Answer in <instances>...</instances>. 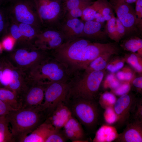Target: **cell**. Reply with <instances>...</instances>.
Masks as SVG:
<instances>
[{
  "label": "cell",
  "mask_w": 142,
  "mask_h": 142,
  "mask_svg": "<svg viewBox=\"0 0 142 142\" xmlns=\"http://www.w3.org/2000/svg\"><path fill=\"white\" fill-rule=\"evenodd\" d=\"M84 22L78 18L64 19L58 28L65 42L81 37Z\"/></svg>",
  "instance_id": "cell-12"
},
{
  "label": "cell",
  "mask_w": 142,
  "mask_h": 142,
  "mask_svg": "<svg viewBox=\"0 0 142 142\" xmlns=\"http://www.w3.org/2000/svg\"><path fill=\"white\" fill-rule=\"evenodd\" d=\"M116 77L114 73H111L106 77L104 81V86L105 88H110L113 89L118 87L121 82Z\"/></svg>",
  "instance_id": "cell-35"
},
{
  "label": "cell",
  "mask_w": 142,
  "mask_h": 142,
  "mask_svg": "<svg viewBox=\"0 0 142 142\" xmlns=\"http://www.w3.org/2000/svg\"><path fill=\"white\" fill-rule=\"evenodd\" d=\"M6 116L11 125L14 142H20L48 118L40 106L13 110Z\"/></svg>",
  "instance_id": "cell-1"
},
{
  "label": "cell",
  "mask_w": 142,
  "mask_h": 142,
  "mask_svg": "<svg viewBox=\"0 0 142 142\" xmlns=\"http://www.w3.org/2000/svg\"><path fill=\"white\" fill-rule=\"evenodd\" d=\"M3 48L7 50H11L13 46V41L11 37L6 36L4 37L2 43Z\"/></svg>",
  "instance_id": "cell-45"
},
{
  "label": "cell",
  "mask_w": 142,
  "mask_h": 142,
  "mask_svg": "<svg viewBox=\"0 0 142 142\" xmlns=\"http://www.w3.org/2000/svg\"><path fill=\"white\" fill-rule=\"evenodd\" d=\"M13 77L9 85L10 88L13 90L18 89L21 86V83L18 79V75L15 71H12Z\"/></svg>",
  "instance_id": "cell-42"
},
{
  "label": "cell",
  "mask_w": 142,
  "mask_h": 142,
  "mask_svg": "<svg viewBox=\"0 0 142 142\" xmlns=\"http://www.w3.org/2000/svg\"><path fill=\"white\" fill-rule=\"evenodd\" d=\"M0 99L14 110L21 108L19 97L10 90L0 89Z\"/></svg>",
  "instance_id": "cell-21"
},
{
  "label": "cell",
  "mask_w": 142,
  "mask_h": 142,
  "mask_svg": "<svg viewBox=\"0 0 142 142\" xmlns=\"http://www.w3.org/2000/svg\"><path fill=\"white\" fill-rule=\"evenodd\" d=\"M2 73V72L0 70V80L1 78V77Z\"/></svg>",
  "instance_id": "cell-50"
},
{
  "label": "cell",
  "mask_w": 142,
  "mask_h": 142,
  "mask_svg": "<svg viewBox=\"0 0 142 142\" xmlns=\"http://www.w3.org/2000/svg\"><path fill=\"white\" fill-rule=\"evenodd\" d=\"M72 115L70 109L63 102L57 105L45 121L55 128L61 129Z\"/></svg>",
  "instance_id": "cell-13"
},
{
  "label": "cell",
  "mask_w": 142,
  "mask_h": 142,
  "mask_svg": "<svg viewBox=\"0 0 142 142\" xmlns=\"http://www.w3.org/2000/svg\"><path fill=\"white\" fill-rule=\"evenodd\" d=\"M135 11L137 19V27L139 32H141L142 27V0H137L135 2Z\"/></svg>",
  "instance_id": "cell-36"
},
{
  "label": "cell",
  "mask_w": 142,
  "mask_h": 142,
  "mask_svg": "<svg viewBox=\"0 0 142 142\" xmlns=\"http://www.w3.org/2000/svg\"><path fill=\"white\" fill-rule=\"evenodd\" d=\"M54 128L45 121L24 138L21 142H45L48 136Z\"/></svg>",
  "instance_id": "cell-17"
},
{
  "label": "cell",
  "mask_w": 142,
  "mask_h": 142,
  "mask_svg": "<svg viewBox=\"0 0 142 142\" xmlns=\"http://www.w3.org/2000/svg\"><path fill=\"white\" fill-rule=\"evenodd\" d=\"M70 110L81 124L88 130H96L101 116L100 105L96 100L82 98L73 99Z\"/></svg>",
  "instance_id": "cell-5"
},
{
  "label": "cell",
  "mask_w": 142,
  "mask_h": 142,
  "mask_svg": "<svg viewBox=\"0 0 142 142\" xmlns=\"http://www.w3.org/2000/svg\"><path fill=\"white\" fill-rule=\"evenodd\" d=\"M1 45L0 44V52L1 51Z\"/></svg>",
  "instance_id": "cell-51"
},
{
  "label": "cell",
  "mask_w": 142,
  "mask_h": 142,
  "mask_svg": "<svg viewBox=\"0 0 142 142\" xmlns=\"http://www.w3.org/2000/svg\"><path fill=\"white\" fill-rule=\"evenodd\" d=\"M116 17L113 16L106 22L105 30L107 36L116 43H118L116 34Z\"/></svg>",
  "instance_id": "cell-31"
},
{
  "label": "cell",
  "mask_w": 142,
  "mask_h": 142,
  "mask_svg": "<svg viewBox=\"0 0 142 142\" xmlns=\"http://www.w3.org/2000/svg\"><path fill=\"white\" fill-rule=\"evenodd\" d=\"M133 85L139 92H141L142 89V77H139L134 78L132 81Z\"/></svg>",
  "instance_id": "cell-46"
},
{
  "label": "cell",
  "mask_w": 142,
  "mask_h": 142,
  "mask_svg": "<svg viewBox=\"0 0 142 142\" xmlns=\"http://www.w3.org/2000/svg\"><path fill=\"white\" fill-rule=\"evenodd\" d=\"M128 36L122 41L120 46L124 50L135 53L139 49L142 48V39L136 35Z\"/></svg>",
  "instance_id": "cell-20"
},
{
  "label": "cell",
  "mask_w": 142,
  "mask_h": 142,
  "mask_svg": "<svg viewBox=\"0 0 142 142\" xmlns=\"http://www.w3.org/2000/svg\"><path fill=\"white\" fill-rule=\"evenodd\" d=\"M42 28H58L65 13L62 3L56 0H34Z\"/></svg>",
  "instance_id": "cell-6"
},
{
  "label": "cell",
  "mask_w": 142,
  "mask_h": 142,
  "mask_svg": "<svg viewBox=\"0 0 142 142\" xmlns=\"http://www.w3.org/2000/svg\"><path fill=\"white\" fill-rule=\"evenodd\" d=\"M8 0H0V6H3Z\"/></svg>",
  "instance_id": "cell-48"
},
{
  "label": "cell",
  "mask_w": 142,
  "mask_h": 142,
  "mask_svg": "<svg viewBox=\"0 0 142 142\" xmlns=\"http://www.w3.org/2000/svg\"><path fill=\"white\" fill-rule=\"evenodd\" d=\"M18 24L23 38L34 40L40 29L29 24L24 23Z\"/></svg>",
  "instance_id": "cell-25"
},
{
  "label": "cell",
  "mask_w": 142,
  "mask_h": 142,
  "mask_svg": "<svg viewBox=\"0 0 142 142\" xmlns=\"http://www.w3.org/2000/svg\"><path fill=\"white\" fill-rule=\"evenodd\" d=\"M34 40L39 48L51 51L59 46L65 41L59 30L55 28H42Z\"/></svg>",
  "instance_id": "cell-10"
},
{
  "label": "cell",
  "mask_w": 142,
  "mask_h": 142,
  "mask_svg": "<svg viewBox=\"0 0 142 142\" xmlns=\"http://www.w3.org/2000/svg\"><path fill=\"white\" fill-rule=\"evenodd\" d=\"M61 129L54 128L47 139L45 142H64L67 139Z\"/></svg>",
  "instance_id": "cell-33"
},
{
  "label": "cell",
  "mask_w": 142,
  "mask_h": 142,
  "mask_svg": "<svg viewBox=\"0 0 142 142\" xmlns=\"http://www.w3.org/2000/svg\"><path fill=\"white\" fill-rule=\"evenodd\" d=\"M105 70L86 72L84 70L72 74L68 81L67 99L71 98L96 100Z\"/></svg>",
  "instance_id": "cell-3"
},
{
  "label": "cell",
  "mask_w": 142,
  "mask_h": 142,
  "mask_svg": "<svg viewBox=\"0 0 142 142\" xmlns=\"http://www.w3.org/2000/svg\"><path fill=\"white\" fill-rule=\"evenodd\" d=\"M116 73V77L120 81L132 82L135 78L134 72L128 67H123Z\"/></svg>",
  "instance_id": "cell-32"
},
{
  "label": "cell",
  "mask_w": 142,
  "mask_h": 142,
  "mask_svg": "<svg viewBox=\"0 0 142 142\" xmlns=\"http://www.w3.org/2000/svg\"><path fill=\"white\" fill-rule=\"evenodd\" d=\"M137 100L135 96L131 93L123 94L117 99L113 106L117 117L115 123L116 128L125 125L131 114L135 111Z\"/></svg>",
  "instance_id": "cell-8"
},
{
  "label": "cell",
  "mask_w": 142,
  "mask_h": 142,
  "mask_svg": "<svg viewBox=\"0 0 142 142\" xmlns=\"http://www.w3.org/2000/svg\"><path fill=\"white\" fill-rule=\"evenodd\" d=\"M6 116L0 117V142H14Z\"/></svg>",
  "instance_id": "cell-23"
},
{
  "label": "cell",
  "mask_w": 142,
  "mask_h": 142,
  "mask_svg": "<svg viewBox=\"0 0 142 142\" xmlns=\"http://www.w3.org/2000/svg\"><path fill=\"white\" fill-rule=\"evenodd\" d=\"M38 55V53L36 51L29 52L26 49H20L16 51L15 57L16 61L19 64L25 65L35 60Z\"/></svg>",
  "instance_id": "cell-22"
},
{
  "label": "cell",
  "mask_w": 142,
  "mask_h": 142,
  "mask_svg": "<svg viewBox=\"0 0 142 142\" xmlns=\"http://www.w3.org/2000/svg\"><path fill=\"white\" fill-rule=\"evenodd\" d=\"M133 118L142 120V99H137L135 110L134 113Z\"/></svg>",
  "instance_id": "cell-43"
},
{
  "label": "cell",
  "mask_w": 142,
  "mask_h": 142,
  "mask_svg": "<svg viewBox=\"0 0 142 142\" xmlns=\"http://www.w3.org/2000/svg\"><path fill=\"white\" fill-rule=\"evenodd\" d=\"M9 19L7 11L3 6H0V36H7Z\"/></svg>",
  "instance_id": "cell-28"
},
{
  "label": "cell",
  "mask_w": 142,
  "mask_h": 142,
  "mask_svg": "<svg viewBox=\"0 0 142 142\" xmlns=\"http://www.w3.org/2000/svg\"><path fill=\"white\" fill-rule=\"evenodd\" d=\"M13 77L12 71L9 69H5L2 72L0 82L3 85L7 86L9 85Z\"/></svg>",
  "instance_id": "cell-38"
},
{
  "label": "cell",
  "mask_w": 142,
  "mask_h": 142,
  "mask_svg": "<svg viewBox=\"0 0 142 142\" xmlns=\"http://www.w3.org/2000/svg\"><path fill=\"white\" fill-rule=\"evenodd\" d=\"M84 9L83 8H78L67 11L65 13L64 19L78 18L81 17Z\"/></svg>",
  "instance_id": "cell-40"
},
{
  "label": "cell",
  "mask_w": 142,
  "mask_h": 142,
  "mask_svg": "<svg viewBox=\"0 0 142 142\" xmlns=\"http://www.w3.org/2000/svg\"><path fill=\"white\" fill-rule=\"evenodd\" d=\"M125 60L124 57H116L109 60L106 69L111 73H115L121 69L124 66Z\"/></svg>",
  "instance_id": "cell-30"
},
{
  "label": "cell",
  "mask_w": 142,
  "mask_h": 142,
  "mask_svg": "<svg viewBox=\"0 0 142 142\" xmlns=\"http://www.w3.org/2000/svg\"><path fill=\"white\" fill-rule=\"evenodd\" d=\"M117 18L124 26L126 36L135 35L139 31L135 10L130 4L124 3L112 6Z\"/></svg>",
  "instance_id": "cell-9"
},
{
  "label": "cell",
  "mask_w": 142,
  "mask_h": 142,
  "mask_svg": "<svg viewBox=\"0 0 142 142\" xmlns=\"http://www.w3.org/2000/svg\"><path fill=\"white\" fill-rule=\"evenodd\" d=\"M3 6L14 22L29 24L39 29L42 28L34 0H8Z\"/></svg>",
  "instance_id": "cell-4"
},
{
  "label": "cell",
  "mask_w": 142,
  "mask_h": 142,
  "mask_svg": "<svg viewBox=\"0 0 142 142\" xmlns=\"http://www.w3.org/2000/svg\"><path fill=\"white\" fill-rule=\"evenodd\" d=\"M0 99V117L6 116L11 112L15 110Z\"/></svg>",
  "instance_id": "cell-44"
},
{
  "label": "cell",
  "mask_w": 142,
  "mask_h": 142,
  "mask_svg": "<svg viewBox=\"0 0 142 142\" xmlns=\"http://www.w3.org/2000/svg\"><path fill=\"white\" fill-rule=\"evenodd\" d=\"M121 82L120 85L117 88L114 89L115 93L118 95H121L127 93L129 90L130 81H124Z\"/></svg>",
  "instance_id": "cell-39"
},
{
  "label": "cell",
  "mask_w": 142,
  "mask_h": 142,
  "mask_svg": "<svg viewBox=\"0 0 142 142\" xmlns=\"http://www.w3.org/2000/svg\"><path fill=\"white\" fill-rule=\"evenodd\" d=\"M117 99L113 93L106 92L100 95L99 103L101 107L105 109L108 107H113Z\"/></svg>",
  "instance_id": "cell-29"
},
{
  "label": "cell",
  "mask_w": 142,
  "mask_h": 142,
  "mask_svg": "<svg viewBox=\"0 0 142 142\" xmlns=\"http://www.w3.org/2000/svg\"><path fill=\"white\" fill-rule=\"evenodd\" d=\"M7 36H11L16 39L23 38L18 24L10 19Z\"/></svg>",
  "instance_id": "cell-34"
},
{
  "label": "cell",
  "mask_w": 142,
  "mask_h": 142,
  "mask_svg": "<svg viewBox=\"0 0 142 142\" xmlns=\"http://www.w3.org/2000/svg\"><path fill=\"white\" fill-rule=\"evenodd\" d=\"M114 54H116L110 52L100 55L91 61L84 70L86 72H90L105 70L109 60Z\"/></svg>",
  "instance_id": "cell-19"
},
{
  "label": "cell",
  "mask_w": 142,
  "mask_h": 142,
  "mask_svg": "<svg viewBox=\"0 0 142 142\" xmlns=\"http://www.w3.org/2000/svg\"><path fill=\"white\" fill-rule=\"evenodd\" d=\"M63 128V132L67 139L73 142L87 141L81 123L73 115Z\"/></svg>",
  "instance_id": "cell-15"
},
{
  "label": "cell",
  "mask_w": 142,
  "mask_h": 142,
  "mask_svg": "<svg viewBox=\"0 0 142 142\" xmlns=\"http://www.w3.org/2000/svg\"><path fill=\"white\" fill-rule=\"evenodd\" d=\"M103 23L94 20L85 22L81 37L89 40H105L107 35L105 30L103 29Z\"/></svg>",
  "instance_id": "cell-16"
},
{
  "label": "cell",
  "mask_w": 142,
  "mask_h": 142,
  "mask_svg": "<svg viewBox=\"0 0 142 142\" xmlns=\"http://www.w3.org/2000/svg\"><path fill=\"white\" fill-rule=\"evenodd\" d=\"M116 34L118 43L126 36L125 28L121 22L117 18H116Z\"/></svg>",
  "instance_id": "cell-41"
},
{
  "label": "cell",
  "mask_w": 142,
  "mask_h": 142,
  "mask_svg": "<svg viewBox=\"0 0 142 142\" xmlns=\"http://www.w3.org/2000/svg\"><path fill=\"white\" fill-rule=\"evenodd\" d=\"M125 62L130 65L137 72L142 73V57L137 53L126 54L124 57Z\"/></svg>",
  "instance_id": "cell-24"
},
{
  "label": "cell",
  "mask_w": 142,
  "mask_h": 142,
  "mask_svg": "<svg viewBox=\"0 0 142 142\" xmlns=\"http://www.w3.org/2000/svg\"><path fill=\"white\" fill-rule=\"evenodd\" d=\"M137 53L138 55L142 57V48H141L139 49L137 51Z\"/></svg>",
  "instance_id": "cell-49"
},
{
  "label": "cell",
  "mask_w": 142,
  "mask_h": 142,
  "mask_svg": "<svg viewBox=\"0 0 142 142\" xmlns=\"http://www.w3.org/2000/svg\"><path fill=\"white\" fill-rule=\"evenodd\" d=\"M91 42L81 37L64 42L51 51L52 57L63 64L72 75L87 67L85 49Z\"/></svg>",
  "instance_id": "cell-2"
},
{
  "label": "cell",
  "mask_w": 142,
  "mask_h": 142,
  "mask_svg": "<svg viewBox=\"0 0 142 142\" xmlns=\"http://www.w3.org/2000/svg\"><path fill=\"white\" fill-rule=\"evenodd\" d=\"M99 0H97L85 8L81 17L82 20L85 22L94 20L95 15L99 9Z\"/></svg>",
  "instance_id": "cell-26"
},
{
  "label": "cell",
  "mask_w": 142,
  "mask_h": 142,
  "mask_svg": "<svg viewBox=\"0 0 142 142\" xmlns=\"http://www.w3.org/2000/svg\"><path fill=\"white\" fill-rule=\"evenodd\" d=\"M42 86L33 87L25 95L20 98L21 108H33L41 105L44 100L45 88Z\"/></svg>",
  "instance_id": "cell-14"
},
{
  "label": "cell",
  "mask_w": 142,
  "mask_h": 142,
  "mask_svg": "<svg viewBox=\"0 0 142 142\" xmlns=\"http://www.w3.org/2000/svg\"><path fill=\"white\" fill-rule=\"evenodd\" d=\"M105 109L103 115L106 122L109 124L115 123L117 117L113 107H108Z\"/></svg>",
  "instance_id": "cell-37"
},
{
  "label": "cell",
  "mask_w": 142,
  "mask_h": 142,
  "mask_svg": "<svg viewBox=\"0 0 142 142\" xmlns=\"http://www.w3.org/2000/svg\"><path fill=\"white\" fill-rule=\"evenodd\" d=\"M119 135L116 128L108 124L102 125L96 131L94 142H110L114 141Z\"/></svg>",
  "instance_id": "cell-18"
},
{
  "label": "cell",
  "mask_w": 142,
  "mask_h": 142,
  "mask_svg": "<svg viewBox=\"0 0 142 142\" xmlns=\"http://www.w3.org/2000/svg\"><path fill=\"white\" fill-rule=\"evenodd\" d=\"M43 101L40 106L48 117L60 103L67 99L68 81L54 82L46 85Z\"/></svg>",
  "instance_id": "cell-7"
},
{
  "label": "cell",
  "mask_w": 142,
  "mask_h": 142,
  "mask_svg": "<svg viewBox=\"0 0 142 142\" xmlns=\"http://www.w3.org/2000/svg\"><path fill=\"white\" fill-rule=\"evenodd\" d=\"M93 2L84 0H65L62 3L65 12L78 8H85Z\"/></svg>",
  "instance_id": "cell-27"
},
{
  "label": "cell",
  "mask_w": 142,
  "mask_h": 142,
  "mask_svg": "<svg viewBox=\"0 0 142 142\" xmlns=\"http://www.w3.org/2000/svg\"><path fill=\"white\" fill-rule=\"evenodd\" d=\"M126 126L114 141L116 142H142V120L132 118L126 123Z\"/></svg>",
  "instance_id": "cell-11"
},
{
  "label": "cell",
  "mask_w": 142,
  "mask_h": 142,
  "mask_svg": "<svg viewBox=\"0 0 142 142\" xmlns=\"http://www.w3.org/2000/svg\"><path fill=\"white\" fill-rule=\"evenodd\" d=\"M84 0L87 1H91V0Z\"/></svg>",
  "instance_id": "cell-52"
},
{
  "label": "cell",
  "mask_w": 142,
  "mask_h": 142,
  "mask_svg": "<svg viewBox=\"0 0 142 142\" xmlns=\"http://www.w3.org/2000/svg\"><path fill=\"white\" fill-rule=\"evenodd\" d=\"M137 0H110L109 2L111 6L117 4L126 3L131 4L135 2Z\"/></svg>",
  "instance_id": "cell-47"
}]
</instances>
